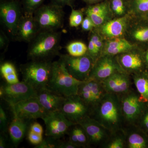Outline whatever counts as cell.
<instances>
[{"label": "cell", "instance_id": "cell-1", "mask_svg": "<svg viewBox=\"0 0 148 148\" xmlns=\"http://www.w3.org/2000/svg\"><path fill=\"white\" fill-rule=\"evenodd\" d=\"M90 116L112 134L123 129L124 122L119 95L108 92L91 110Z\"/></svg>", "mask_w": 148, "mask_h": 148}, {"label": "cell", "instance_id": "cell-2", "mask_svg": "<svg viewBox=\"0 0 148 148\" xmlns=\"http://www.w3.org/2000/svg\"><path fill=\"white\" fill-rule=\"evenodd\" d=\"M62 33L57 31H40L29 43L27 58L30 61H52L61 55Z\"/></svg>", "mask_w": 148, "mask_h": 148}, {"label": "cell", "instance_id": "cell-3", "mask_svg": "<svg viewBox=\"0 0 148 148\" xmlns=\"http://www.w3.org/2000/svg\"><path fill=\"white\" fill-rule=\"evenodd\" d=\"M84 81L76 79L67 71L64 61L59 57L52 63V71L47 88L65 96L77 95L79 86Z\"/></svg>", "mask_w": 148, "mask_h": 148}, {"label": "cell", "instance_id": "cell-4", "mask_svg": "<svg viewBox=\"0 0 148 148\" xmlns=\"http://www.w3.org/2000/svg\"><path fill=\"white\" fill-rule=\"evenodd\" d=\"M52 61H31L20 66L22 81L32 86L36 91L47 88L50 80Z\"/></svg>", "mask_w": 148, "mask_h": 148}, {"label": "cell", "instance_id": "cell-5", "mask_svg": "<svg viewBox=\"0 0 148 148\" xmlns=\"http://www.w3.org/2000/svg\"><path fill=\"white\" fill-rule=\"evenodd\" d=\"M64 8L52 2L42 5L34 16L40 31H57L64 26Z\"/></svg>", "mask_w": 148, "mask_h": 148}, {"label": "cell", "instance_id": "cell-6", "mask_svg": "<svg viewBox=\"0 0 148 148\" xmlns=\"http://www.w3.org/2000/svg\"><path fill=\"white\" fill-rule=\"evenodd\" d=\"M119 96L124 125L126 127L136 125L143 113L145 103L140 101L139 95L130 89Z\"/></svg>", "mask_w": 148, "mask_h": 148}, {"label": "cell", "instance_id": "cell-7", "mask_svg": "<svg viewBox=\"0 0 148 148\" xmlns=\"http://www.w3.org/2000/svg\"><path fill=\"white\" fill-rule=\"evenodd\" d=\"M59 57L63 59L66 69L73 77L81 81L88 79L95 61L88 53L78 57L61 54Z\"/></svg>", "mask_w": 148, "mask_h": 148}, {"label": "cell", "instance_id": "cell-8", "mask_svg": "<svg viewBox=\"0 0 148 148\" xmlns=\"http://www.w3.org/2000/svg\"><path fill=\"white\" fill-rule=\"evenodd\" d=\"M23 14L21 3L18 0H1V22L13 38L16 35L18 23Z\"/></svg>", "mask_w": 148, "mask_h": 148}, {"label": "cell", "instance_id": "cell-9", "mask_svg": "<svg viewBox=\"0 0 148 148\" xmlns=\"http://www.w3.org/2000/svg\"><path fill=\"white\" fill-rule=\"evenodd\" d=\"M37 92L32 86L22 81L14 84L5 83L0 87V97L10 106L36 97Z\"/></svg>", "mask_w": 148, "mask_h": 148}, {"label": "cell", "instance_id": "cell-10", "mask_svg": "<svg viewBox=\"0 0 148 148\" xmlns=\"http://www.w3.org/2000/svg\"><path fill=\"white\" fill-rule=\"evenodd\" d=\"M92 108L78 95L66 97L60 110L65 116L75 124L88 116H90Z\"/></svg>", "mask_w": 148, "mask_h": 148}, {"label": "cell", "instance_id": "cell-11", "mask_svg": "<svg viewBox=\"0 0 148 148\" xmlns=\"http://www.w3.org/2000/svg\"><path fill=\"white\" fill-rule=\"evenodd\" d=\"M45 125L46 136L61 139L75 124L60 111L51 112L42 119Z\"/></svg>", "mask_w": 148, "mask_h": 148}, {"label": "cell", "instance_id": "cell-12", "mask_svg": "<svg viewBox=\"0 0 148 148\" xmlns=\"http://www.w3.org/2000/svg\"><path fill=\"white\" fill-rule=\"evenodd\" d=\"M10 106L14 116L27 120L42 119L49 113L40 104L36 97L27 99Z\"/></svg>", "mask_w": 148, "mask_h": 148}, {"label": "cell", "instance_id": "cell-13", "mask_svg": "<svg viewBox=\"0 0 148 148\" xmlns=\"http://www.w3.org/2000/svg\"><path fill=\"white\" fill-rule=\"evenodd\" d=\"M117 72L125 73L119 63L116 56H102L95 61L88 79L102 82Z\"/></svg>", "mask_w": 148, "mask_h": 148}, {"label": "cell", "instance_id": "cell-14", "mask_svg": "<svg viewBox=\"0 0 148 148\" xmlns=\"http://www.w3.org/2000/svg\"><path fill=\"white\" fill-rule=\"evenodd\" d=\"M88 138L90 147H103L109 140L112 133L99 122L88 116L79 122Z\"/></svg>", "mask_w": 148, "mask_h": 148}, {"label": "cell", "instance_id": "cell-15", "mask_svg": "<svg viewBox=\"0 0 148 148\" xmlns=\"http://www.w3.org/2000/svg\"><path fill=\"white\" fill-rule=\"evenodd\" d=\"M132 16L128 15L113 18L94 29L104 40L125 38Z\"/></svg>", "mask_w": 148, "mask_h": 148}, {"label": "cell", "instance_id": "cell-16", "mask_svg": "<svg viewBox=\"0 0 148 148\" xmlns=\"http://www.w3.org/2000/svg\"><path fill=\"white\" fill-rule=\"evenodd\" d=\"M141 49L135 47L131 50L116 56L119 63L126 73L133 75L140 73L144 65Z\"/></svg>", "mask_w": 148, "mask_h": 148}, {"label": "cell", "instance_id": "cell-17", "mask_svg": "<svg viewBox=\"0 0 148 148\" xmlns=\"http://www.w3.org/2000/svg\"><path fill=\"white\" fill-rule=\"evenodd\" d=\"M125 38L141 49L143 45L148 43V24L144 23L143 16H132Z\"/></svg>", "mask_w": 148, "mask_h": 148}, {"label": "cell", "instance_id": "cell-18", "mask_svg": "<svg viewBox=\"0 0 148 148\" xmlns=\"http://www.w3.org/2000/svg\"><path fill=\"white\" fill-rule=\"evenodd\" d=\"M40 31L34 15L23 14L18 23L16 35L14 38L17 41L29 43Z\"/></svg>", "mask_w": 148, "mask_h": 148}, {"label": "cell", "instance_id": "cell-19", "mask_svg": "<svg viewBox=\"0 0 148 148\" xmlns=\"http://www.w3.org/2000/svg\"><path fill=\"white\" fill-rule=\"evenodd\" d=\"M36 98L48 112L60 111L66 97L47 88L37 92Z\"/></svg>", "mask_w": 148, "mask_h": 148}, {"label": "cell", "instance_id": "cell-20", "mask_svg": "<svg viewBox=\"0 0 148 148\" xmlns=\"http://www.w3.org/2000/svg\"><path fill=\"white\" fill-rule=\"evenodd\" d=\"M32 121L13 115V119L9 125L8 133L11 143L14 147H17L27 135Z\"/></svg>", "mask_w": 148, "mask_h": 148}, {"label": "cell", "instance_id": "cell-21", "mask_svg": "<svg viewBox=\"0 0 148 148\" xmlns=\"http://www.w3.org/2000/svg\"><path fill=\"white\" fill-rule=\"evenodd\" d=\"M135 47L125 38H116L104 40L101 56L107 55L116 56L131 50Z\"/></svg>", "mask_w": 148, "mask_h": 148}, {"label": "cell", "instance_id": "cell-22", "mask_svg": "<svg viewBox=\"0 0 148 148\" xmlns=\"http://www.w3.org/2000/svg\"><path fill=\"white\" fill-rule=\"evenodd\" d=\"M136 125L124 128L125 135V148L147 147V140L136 129Z\"/></svg>", "mask_w": 148, "mask_h": 148}, {"label": "cell", "instance_id": "cell-23", "mask_svg": "<svg viewBox=\"0 0 148 148\" xmlns=\"http://www.w3.org/2000/svg\"><path fill=\"white\" fill-rule=\"evenodd\" d=\"M0 72L7 83L14 84L19 82L16 68L11 62L6 61L1 64Z\"/></svg>", "mask_w": 148, "mask_h": 148}, {"label": "cell", "instance_id": "cell-24", "mask_svg": "<svg viewBox=\"0 0 148 148\" xmlns=\"http://www.w3.org/2000/svg\"><path fill=\"white\" fill-rule=\"evenodd\" d=\"M108 1L114 18H120L130 15L129 0Z\"/></svg>", "mask_w": 148, "mask_h": 148}, {"label": "cell", "instance_id": "cell-25", "mask_svg": "<svg viewBox=\"0 0 148 148\" xmlns=\"http://www.w3.org/2000/svg\"><path fill=\"white\" fill-rule=\"evenodd\" d=\"M133 81L139 93L140 101L144 103L148 102V78L140 73L132 75Z\"/></svg>", "mask_w": 148, "mask_h": 148}, {"label": "cell", "instance_id": "cell-26", "mask_svg": "<svg viewBox=\"0 0 148 148\" xmlns=\"http://www.w3.org/2000/svg\"><path fill=\"white\" fill-rule=\"evenodd\" d=\"M130 15L143 16L148 13V0H129Z\"/></svg>", "mask_w": 148, "mask_h": 148}, {"label": "cell", "instance_id": "cell-27", "mask_svg": "<svg viewBox=\"0 0 148 148\" xmlns=\"http://www.w3.org/2000/svg\"><path fill=\"white\" fill-rule=\"evenodd\" d=\"M102 147L105 148H125V133L123 129L112 133L109 140Z\"/></svg>", "mask_w": 148, "mask_h": 148}, {"label": "cell", "instance_id": "cell-28", "mask_svg": "<svg viewBox=\"0 0 148 148\" xmlns=\"http://www.w3.org/2000/svg\"><path fill=\"white\" fill-rule=\"evenodd\" d=\"M86 81L96 105L106 95L107 91L101 82L93 79H88Z\"/></svg>", "mask_w": 148, "mask_h": 148}, {"label": "cell", "instance_id": "cell-29", "mask_svg": "<svg viewBox=\"0 0 148 148\" xmlns=\"http://www.w3.org/2000/svg\"><path fill=\"white\" fill-rule=\"evenodd\" d=\"M66 49L69 55L78 57L87 53L88 46L81 41H74L68 44Z\"/></svg>", "mask_w": 148, "mask_h": 148}, {"label": "cell", "instance_id": "cell-30", "mask_svg": "<svg viewBox=\"0 0 148 148\" xmlns=\"http://www.w3.org/2000/svg\"><path fill=\"white\" fill-rule=\"evenodd\" d=\"M45 0H22L21 5L23 14L26 15H34L35 12L43 5Z\"/></svg>", "mask_w": 148, "mask_h": 148}, {"label": "cell", "instance_id": "cell-31", "mask_svg": "<svg viewBox=\"0 0 148 148\" xmlns=\"http://www.w3.org/2000/svg\"><path fill=\"white\" fill-rule=\"evenodd\" d=\"M122 73L125 72H117L101 82L107 92L116 93V88L120 77Z\"/></svg>", "mask_w": 148, "mask_h": 148}, {"label": "cell", "instance_id": "cell-32", "mask_svg": "<svg viewBox=\"0 0 148 148\" xmlns=\"http://www.w3.org/2000/svg\"><path fill=\"white\" fill-rule=\"evenodd\" d=\"M71 9V12L69 18V25L71 27L77 28L81 25L84 19V12L82 9L81 10Z\"/></svg>", "mask_w": 148, "mask_h": 148}, {"label": "cell", "instance_id": "cell-33", "mask_svg": "<svg viewBox=\"0 0 148 148\" xmlns=\"http://www.w3.org/2000/svg\"><path fill=\"white\" fill-rule=\"evenodd\" d=\"M73 127L80 148L90 147L87 135L83 127L79 124H74Z\"/></svg>", "mask_w": 148, "mask_h": 148}, {"label": "cell", "instance_id": "cell-34", "mask_svg": "<svg viewBox=\"0 0 148 148\" xmlns=\"http://www.w3.org/2000/svg\"><path fill=\"white\" fill-rule=\"evenodd\" d=\"M130 75L125 73H122L120 77L116 93L119 95L127 92L130 90Z\"/></svg>", "mask_w": 148, "mask_h": 148}, {"label": "cell", "instance_id": "cell-35", "mask_svg": "<svg viewBox=\"0 0 148 148\" xmlns=\"http://www.w3.org/2000/svg\"><path fill=\"white\" fill-rule=\"evenodd\" d=\"M61 139L50 137L46 136L43 138L42 142L39 145L36 146L35 148H58Z\"/></svg>", "mask_w": 148, "mask_h": 148}, {"label": "cell", "instance_id": "cell-36", "mask_svg": "<svg viewBox=\"0 0 148 148\" xmlns=\"http://www.w3.org/2000/svg\"><path fill=\"white\" fill-rule=\"evenodd\" d=\"M8 121L5 111L2 107H0V129L1 133L6 135L8 132Z\"/></svg>", "mask_w": 148, "mask_h": 148}, {"label": "cell", "instance_id": "cell-37", "mask_svg": "<svg viewBox=\"0 0 148 148\" xmlns=\"http://www.w3.org/2000/svg\"><path fill=\"white\" fill-rule=\"evenodd\" d=\"M27 138L30 143L36 146L39 145L43 140L42 135L38 134L29 130L27 133Z\"/></svg>", "mask_w": 148, "mask_h": 148}, {"label": "cell", "instance_id": "cell-38", "mask_svg": "<svg viewBox=\"0 0 148 148\" xmlns=\"http://www.w3.org/2000/svg\"><path fill=\"white\" fill-rule=\"evenodd\" d=\"M82 29L84 32H91L95 28L92 20L88 16H86L81 24Z\"/></svg>", "mask_w": 148, "mask_h": 148}, {"label": "cell", "instance_id": "cell-39", "mask_svg": "<svg viewBox=\"0 0 148 148\" xmlns=\"http://www.w3.org/2000/svg\"><path fill=\"white\" fill-rule=\"evenodd\" d=\"M9 44V40L7 35L2 30H1L0 33V49L1 50L5 52L7 50Z\"/></svg>", "mask_w": 148, "mask_h": 148}, {"label": "cell", "instance_id": "cell-40", "mask_svg": "<svg viewBox=\"0 0 148 148\" xmlns=\"http://www.w3.org/2000/svg\"><path fill=\"white\" fill-rule=\"evenodd\" d=\"M29 130L40 135H42L43 133V129L42 126L38 123L34 121L31 122Z\"/></svg>", "mask_w": 148, "mask_h": 148}, {"label": "cell", "instance_id": "cell-41", "mask_svg": "<svg viewBox=\"0 0 148 148\" xmlns=\"http://www.w3.org/2000/svg\"><path fill=\"white\" fill-rule=\"evenodd\" d=\"M75 0H52L51 2L64 8L65 6H69L71 8H73L74 2Z\"/></svg>", "mask_w": 148, "mask_h": 148}, {"label": "cell", "instance_id": "cell-42", "mask_svg": "<svg viewBox=\"0 0 148 148\" xmlns=\"http://www.w3.org/2000/svg\"><path fill=\"white\" fill-rule=\"evenodd\" d=\"M139 120H140V124L142 127L148 130V111L143 115H141L138 121Z\"/></svg>", "mask_w": 148, "mask_h": 148}, {"label": "cell", "instance_id": "cell-43", "mask_svg": "<svg viewBox=\"0 0 148 148\" xmlns=\"http://www.w3.org/2000/svg\"><path fill=\"white\" fill-rule=\"evenodd\" d=\"M58 148H79V147L69 140L67 141L61 140Z\"/></svg>", "mask_w": 148, "mask_h": 148}, {"label": "cell", "instance_id": "cell-44", "mask_svg": "<svg viewBox=\"0 0 148 148\" xmlns=\"http://www.w3.org/2000/svg\"><path fill=\"white\" fill-rule=\"evenodd\" d=\"M7 146V137L5 134L1 133L0 135V148H6Z\"/></svg>", "mask_w": 148, "mask_h": 148}, {"label": "cell", "instance_id": "cell-45", "mask_svg": "<svg viewBox=\"0 0 148 148\" xmlns=\"http://www.w3.org/2000/svg\"><path fill=\"white\" fill-rule=\"evenodd\" d=\"M81 1L85 3L87 5H91L95 4L102 2L107 0H81Z\"/></svg>", "mask_w": 148, "mask_h": 148}, {"label": "cell", "instance_id": "cell-46", "mask_svg": "<svg viewBox=\"0 0 148 148\" xmlns=\"http://www.w3.org/2000/svg\"><path fill=\"white\" fill-rule=\"evenodd\" d=\"M145 58L146 62L148 64V51L147 52L145 55Z\"/></svg>", "mask_w": 148, "mask_h": 148}, {"label": "cell", "instance_id": "cell-47", "mask_svg": "<svg viewBox=\"0 0 148 148\" xmlns=\"http://www.w3.org/2000/svg\"><path fill=\"white\" fill-rule=\"evenodd\" d=\"M145 16L146 18H148V13L146 14L145 15H144V16Z\"/></svg>", "mask_w": 148, "mask_h": 148}]
</instances>
